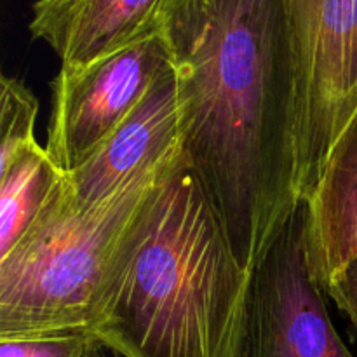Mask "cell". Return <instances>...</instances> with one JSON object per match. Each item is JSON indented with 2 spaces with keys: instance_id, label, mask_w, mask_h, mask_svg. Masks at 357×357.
Instances as JSON below:
<instances>
[{
  "instance_id": "6da1fadb",
  "label": "cell",
  "mask_w": 357,
  "mask_h": 357,
  "mask_svg": "<svg viewBox=\"0 0 357 357\" xmlns=\"http://www.w3.org/2000/svg\"><path fill=\"white\" fill-rule=\"evenodd\" d=\"M180 145L251 272L302 201L284 0H162Z\"/></svg>"
},
{
  "instance_id": "7a4b0ae2",
  "label": "cell",
  "mask_w": 357,
  "mask_h": 357,
  "mask_svg": "<svg viewBox=\"0 0 357 357\" xmlns=\"http://www.w3.org/2000/svg\"><path fill=\"white\" fill-rule=\"evenodd\" d=\"M250 275L180 149L89 335L124 357H239Z\"/></svg>"
},
{
  "instance_id": "3957f363",
  "label": "cell",
  "mask_w": 357,
  "mask_h": 357,
  "mask_svg": "<svg viewBox=\"0 0 357 357\" xmlns=\"http://www.w3.org/2000/svg\"><path fill=\"white\" fill-rule=\"evenodd\" d=\"M180 149L93 208H75L61 180L23 239L0 258V338L93 330L143 211Z\"/></svg>"
},
{
  "instance_id": "277c9868",
  "label": "cell",
  "mask_w": 357,
  "mask_h": 357,
  "mask_svg": "<svg viewBox=\"0 0 357 357\" xmlns=\"http://www.w3.org/2000/svg\"><path fill=\"white\" fill-rule=\"evenodd\" d=\"M296 65V183L316 187L357 112V0H284Z\"/></svg>"
},
{
  "instance_id": "5b68a950",
  "label": "cell",
  "mask_w": 357,
  "mask_h": 357,
  "mask_svg": "<svg viewBox=\"0 0 357 357\" xmlns=\"http://www.w3.org/2000/svg\"><path fill=\"white\" fill-rule=\"evenodd\" d=\"M239 357H354L310 271L303 201L251 268Z\"/></svg>"
},
{
  "instance_id": "8992f818",
  "label": "cell",
  "mask_w": 357,
  "mask_h": 357,
  "mask_svg": "<svg viewBox=\"0 0 357 357\" xmlns=\"http://www.w3.org/2000/svg\"><path fill=\"white\" fill-rule=\"evenodd\" d=\"M159 31L89 65L61 66L52 80L47 150L52 162L72 173L128 119L150 84L169 65Z\"/></svg>"
},
{
  "instance_id": "52a82bcc",
  "label": "cell",
  "mask_w": 357,
  "mask_h": 357,
  "mask_svg": "<svg viewBox=\"0 0 357 357\" xmlns=\"http://www.w3.org/2000/svg\"><path fill=\"white\" fill-rule=\"evenodd\" d=\"M178 149L176 80L169 63L114 135L82 166L65 174L63 194L75 208H93Z\"/></svg>"
},
{
  "instance_id": "ba28073f",
  "label": "cell",
  "mask_w": 357,
  "mask_h": 357,
  "mask_svg": "<svg viewBox=\"0 0 357 357\" xmlns=\"http://www.w3.org/2000/svg\"><path fill=\"white\" fill-rule=\"evenodd\" d=\"M162 0H37L30 33L77 68L159 31Z\"/></svg>"
},
{
  "instance_id": "9c48e42d",
  "label": "cell",
  "mask_w": 357,
  "mask_h": 357,
  "mask_svg": "<svg viewBox=\"0 0 357 357\" xmlns=\"http://www.w3.org/2000/svg\"><path fill=\"white\" fill-rule=\"evenodd\" d=\"M303 202L310 271L326 291L357 258V112L331 146L319 180Z\"/></svg>"
},
{
  "instance_id": "30bf717a",
  "label": "cell",
  "mask_w": 357,
  "mask_h": 357,
  "mask_svg": "<svg viewBox=\"0 0 357 357\" xmlns=\"http://www.w3.org/2000/svg\"><path fill=\"white\" fill-rule=\"evenodd\" d=\"M63 176L65 173L38 143L0 167V258L23 239Z\"/></svg>"
},
{
  "instance_id": "8fae6325",
  "label": "cell",
  "mask_w": 357,
  "mask_h": 357,
  "mask_svg": "<svg viewBox=\"0 0 357 357\" xmlns=\"http://www.w3.org/2000/svg\"><path fill=\"white\" fill-rule=\"evenodd\" d=\"M38 101L30 89L14 77H0V167L17 152L35 145V121Z\"/></svg>"
},
{
  "instance_id": "7c38bea8",
  "label": "cell",
  "mask_w": 357,
  "mask_h": 357,
  "mask_svg": "<svg viewBox=\"0 0 357 357\" xmlns=\"http://www.w3.org/2000/svg\"><path fill=\"white\" fill-rule=\"evenodd\" d=\"M93 338L82 331L0 338V357H87Z\"/></svg>"
},
{
  "instance_id": "4fadbf2b",
  "label": "cell",
  "mask_w": 357,
  "mask_h": 357,
  "mask_svg": "<svg viewBox=\"0 0 357 357\" xmlns=\"http://www.w3.org/2000/svg\"><path fill=\"white\" fill-rule=\"evenodd\" d=\"M328 295L347 314L357 330V258L347 265L328 286Z\"/></svg>"
},
{
  "instance_id": "5bb4252c",
  "label": "cell",
  "mask_w": 357,
  "mask_h": 357,
  "mask_svg": "<svg viewBox=\"0 0 357 357\" xmlns=\"http://www.w3.org/2000/svg\"><path fill=\"white\" fill-rule=\"evenodd\" d=\"M87 357H124V356H121L117 351H114L112 347H108L107 344L100 342L98 338H93L89 352H87Z\"/></svg>"
}]
</instances>
